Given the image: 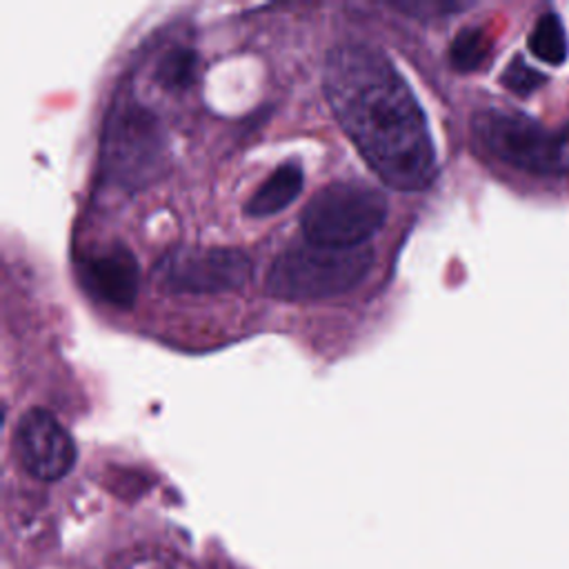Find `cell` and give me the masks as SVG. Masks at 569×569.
Here are the masks:
<instances>
[{
  "label": "cell",
  "mask_w": 569,
  "mask_h": 569,
  "mask_svg": "<svg viewBox=\"0 0 569 569\" xmlns=\"http://www.w3.org/2000/svg\"><path fill=\"white\" fill-rule=\"evenodd\" d=\"M84 284L89 291L118 309H129L136 302L140 289L138 260L127 247L113 244L100 253L87 258L82 267Z\"/></svg>",
  "instance_id": "obj_8"
},
{
  "label": "cell",
  "mask_w": 569,
  "mask_h": 569,
  "mask_svg": "<svg viewBox=\"0 0 569 569\" xmlns=\"http://www.w3.org/2000/svg\"><path fill=\"white\" fill-rule=\"evenodd\" d=\"M369 249L293 247L282 251L264 280V291L289 302H309L340 296L353 289L371 269Z\"/></svg>",
  "instance_id": "obj_3"
},
{
  "label": "cell",
  "mask_w": 569,
  "mask_h": 569,
  "mask_svg": "<svg viewBox=\"0 0 569 569\" xmlns=\"http://www.w3.org/2000/svg\"><path fill=\"white\" fill-rule=\"evenodd\" d=\"M253 262L238 249H173L156 267L158 287L169 293H222L240 289Z\"/></svg>",
  "instance_id": "obj_6"
},
{
  "label": "cell",
  "mask_w": 569,
  "mask_h": 569,
  "mask_svg": "<svg viewBox=\"0 0 569 569\" xmlns=\"http://www.w3.org/2000/svg\"><path fill=\"white\" fill-rule=\"evenodd\" d=\"M529 51L547 62V64H560L567 58V36L560 24V20L553 13H547L538 18L536 27L529 33Z\"/></svg>",
  "instance_id": "obj_10"
},
{
  "label": "cell",
  "mask_w": 569,
  "mask_h": 569,
  "mask_svg": "<svg viewBox=\"0 0 569 569\" xmlns=\"http://www.w3.org/2000/svg\"><path fill=\"white\" fill-rule=\"evenodd\" d=\"M489 51H491V40L485 33V29L467 27V29H460L458 36L453 38L449 47V62L453 64V69L469 73L487 62Z\"/></svg>",
  "instance_id": "obj_11"
},
{
  "label": "cell",
  "mask_w": 569,
  "mask_h": 569,
  "mask_svg": "<svg viewBox=\"0 0 569 569\" xmlns=\"http://www.w3.org/2000/svg\"><path fill=\"white\" fill-rule=\"evenodd\" d=\"M327 100L367 164L398 191H420L436 178L427 118L393 62L365 42L338 44L325 60Z\"/></svg>",
  "instance_id": "obj_1"
},
{
  "label": "cell",
  "mask_w": 569,
  "mask_h": 569,
  "mask_svg": "<svg viewBox=\"0 0 569 569\" xmlns=\"http://www.w3.org/2000/svg\"><path fill=\"white\" fill-rule=\"evenodd\" d=\"M16 453L22 467L44 482L60 480L76 462V445L71 436L44 409H31L20 418L16 429Z\"/></svg>",
  "instance_id": "obj_7"
},
{
  "label": "cell",
  "mask_w": 569,
  "mask_h": 569,
  "mask_svg": "<svg viewBox=\"0 0 569 569\" xmlns=\"http://www.w3.org/2000/svg\"><path fill=\"white\" fill-rule=\"evenodd\" d=\"M302 189V169L296 162L280 164L249 198L244 213L253 218L273 216L280 209L289 207Z\"/></svg>",
  "instance_id": "obj_9"
},
{
  "label": "cell",
  "mask_w": 569,
  "mask_h": 569,
  "mask_svg": "<svg viewBox=\"0 0 569 569\" xmlns=\"http://www.w3.org/2000/svg\"><path fill=\"white\" fill-rule=\"evenodd\" d=\"M198 76V53L189 47H173L162 53L156 67V80L171 89H187Z\"/></svg>",
  "instance_id": "obj_12"
},
{
  "label": "cell",
  "mask_w": 569,
  "mask_h": 569,
  "mask_svg": "<svg viewBox=\"0 0 569 569\" xmlns=\"http://www.w3.org/2000/svg\"><path fill=\"white\" fill-rule=\"evenodd\" d=\"M502 82H505V87H507L511 93H516V96H529V93H533V91L545 82V78H542L540 71H536L533 67H529L520 56H516V58L509 62V67L505 69Z\"/></svg>",
  "instance_id": "obj_13"
},
{
  "label": "cell",
  "mask_w": 569,
  "mask_h": 569,
  "mask_svg": "<svg viewBox=\"0 0 569 569\" xmlns=\"http://www.w3.org/2000/svg\"><path fill=\"white\" fill-rule=\"evenodd\" d=\"M387 220V198L360 182H331L307 202L300 227L311 244L353 249Z\"/></svg>",
  "instance_id": "obj_5"
},
{
  "label": "cell",
  "mask_w": 569,
  "mask_h": 569,
  "mask_svg": "<svg viewBox=\"0 0 569 569\" xmlns=\"http://www.w3.org/2000/svg\"><path fill=\"white\" fill-rule=\"evenodd\" d=\"M104 176L129 191L158 180L169 160V144L160 120L138 102H116L104 120L102 151Z\"/></svg>",
  "instance_id": "obj_2"
},
{
  "label": "cell",
  "mask_w": 569,
  "mask_h": 569,
  "mask_svg": "<svg viewBox=\"0 0 569 569\" xmlns=\"http://www.w3.org/2000/svg\"><path fill=\"white\" fill-rule=\"evenodd\" d=\"M471 131L498 160L529 173H569V122L549 131L538 120L509 109H480Z\"/></svg>",
  "instance_id": "obj_4"
}]
</instances>
